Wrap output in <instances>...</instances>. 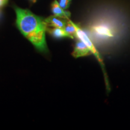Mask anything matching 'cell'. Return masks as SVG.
I'll return each instance as SVG.
<instances>
[{
    "instance_id": "7",
    "label": "cell",
    "mask_w": 130,
    "mask_h": 130,
    "mask_svg": "<svg viewBox=\"0 0 130 130\" xmlns=\"http://www.w3.org/2000/svg\"><path fill=\"white\" fill-rule=\"evenodd\" d=\"M63 29H64L65 32L69 35V38L74 39L75 37H76V34H77L76 24H74L70 19H68L67 24Z\"/></svg>"
},
{
    "instance_id": "2",
    "label": "cell",
    "mask_w": 130,
    "mask_h": 130,
    "mask_svg": "<svg viewBox=\"0 0 130 130\" xmlns=\"http://www.w3.org/2000/svg\"><path fill=\"white\" fill-rule=\"evenodd\" d=\"M76 29H77L76 38H77L78 39L82 40V41H83L84 43H86V45L88 46L89 50H90L91 53L93 54V56H95V57L96 58L98 63H100L101 68L102 69V73H103L104 75L105 86H106V89L108 92H109V91H110L109 81H108V76H107L104 63L103 59H102L101 56L100 55V53L98 51V50H96V48H95L93 42H92V40H91L89 38L88 35L86 34V32L84 31L83 30H82V29L77 25H76Z\"/></svg>"
},
{
    "instance_id": "5",
    "label": "cell",
    "mask_w": 130,
    "mask_h": 130,
    "mask_svg": "<svg viewBox=\"0 0 130 130\" xmlns=\"http://www.w3.org/2000/svg\"><path fill=\"white\" fill-rule=\"evenodd\" d=\"M51 11L54 15L66 19H69V18L71 15V13L69 11H67L66 10L63 9L62 7H61L57 0H54L52 3Z\"/></svg>"
},
{
    "instance_id": "3",
    "label": "cell",
    "mask_w": 130,
    "mask_h": 130,
    "mask_svg": "<svg viewBox=\"0 0 130 130\" xmlns=\"http://www.w3.org/2000/svg\"><path fill=\"white\" fill-rule=\"evenodd\" d=\"M91 52L83 41L78 39L75 45L74 51L72 55L75 58L82 57L88 56L91 54Z\"/></svg>"
},
{
    "instance_id": "6",
    "label": "cell",
    "mask_w": 130,
    "mask_h": 130,
    "mask_svg": "<svg viewBox=\"0 0 130 130\" xmlns=\"http://www.w3.org/2000/svg\"><path fill=\"white\" fill-rule=\"evenodd\" d=\"M46 31L51 35L52 36L57 39L64 38V37H69V35L65 32L63 28L53 27V28H48L47 27Z\"/></svg>"
},
{
    "instance_id": "1",
    "label": "cell",
    "mask_w": 130,
    "mask_h": 130,
    "mask_svg": "<svg viewBox=\"0 0 130 130\" xmlns=\"http://www.w3.org/2000/svg\"><path fill=\"white\" fill-rule=\"evenodd\" d=\"M16 25L24 36L42 52H48L45 32L48 26L45 19L27 9L15 7Z\"/></svg>"
},
{
    "instance_id": "9",
    "label": "cell",
    "mask_w": 130,
    "mask_h": 130,
    "mask_svg": "<svg viewBox=\"0 0 130 130\" xmlns=\"http://www.w3.org/2000/svg\"><path fill=\"white\" fill-rule=\"evenodd\" d=\"M8 0H0V7L4 6V4H6Z\"/></svg>"
},
{
    "instance_id": "4",
    "label": "cell",
    "mask_w": 130,
    "mask_h": 130,
    "mask_svg": "<svg viewBox=\"0 0 130 130\" xmlns=\"http://www.w3.org/2000/svg\"><path fill=\"white\" fill-rule=\"evenodd\" d=\"M68 19L58 17L55 15L50 16L48 18L45 19V22L48 27H57V28H64L65 25L67 24Z\"/></svg>"
},
{
    "instance_id": "8",
    "label": "cell",
    "mask_w": 130,
    "mask_h": 130,
    "mask_svg": "<svg viewBox=\"0 0 130 130\" xmlns=\"http://www.w3.org/2000/svg\"><path fill=\"white\" fill-rule=\"evenodd\" d=\"M71 1H72V0H59L58 3H59L61 7H62L63 9L67 10L71 5Z\"/></svg>"
},
{
    "instance_id": "10",
    "label": "cell",
    "mask_w": 130,
    "mask_h": 130,
    "mask_svg": "<svg viewBox=\"0 0 130 130\" xmlns=\"http://www.w3.org/2000/svg\"><path fill=\"white\" fill-rule=\"evenodd\" d=\"M32 1H36V0H32Z\"/></svg>"
}]
</instances>
